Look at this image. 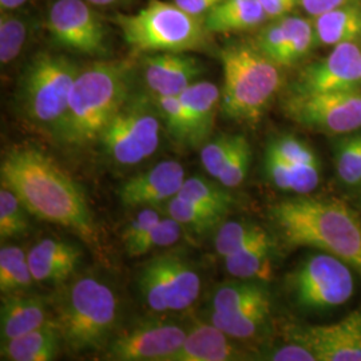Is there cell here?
Here are the masks:
<instances>
[{
    "mask_svg": "<svg viewBox=\"0 0 361 361\" xmlns=\"http://www.w3.org/2000/svg\"><path fill=\"white\" fill-rule=\"evenodd\" d=\"M0 183L19 197L30 216L70 229L99 245V234L80 186L50 155L34 146H13L0 164Z\"/></svg>",
    "mask_w": 361,
    "mask_h": 361,
    "instance_id": "obj_1",
    "label": "cell"
},
{
    "mask_svg": "<svg viewBox=\"0 0 361 361\" xmlns=\"http://www.w3.org/2000/svg\"><path fill=\"white\" fill-rule=\"evenodd\" d=\"M269 217L286 244L320 249L361 276V217L344 201L297 194L274 204Z\"/></svg>",
    "mask_w": 361,
    "mask_h": 361,
    "instance_id": "obj_2",
    "label": "cell"
},
{
    "mask_svg": "<svg viewBox=\"0 0 361 361\" xmlns=\"http://www.w3.org/2000/svg\"><path fill=\"white\" fill-rule=\"evenodd\" d=\"M130 95L126 62L101 61L82 67L58 135L73 146H86L98 141L107 123Z\"/></svg>",
    "mask_w": 361,
    "mask_h": 361,
    "instance_id": "obj_3",
    "label": "cell"
},
{
    "mask_svg": "<svg viewBox=\"0 0 361 361\" xmlns=\"http://www.w3.org/2000/svg\"><path fill=\"white\" fill-rule=\"evenodd\" d=\"M224 70L221 110L237 122L255 123L280 90L281 74L255 44L232 42L219 51Z\"/></svg>",
    "mask_w": 361,
    "mask_h": 361,
    "instance_id": "obj_4",
    "label": "cell"
},
{
    "mask_svg": "<svg viewBox=\"0 0 361 361\" xmlns=\"http://www.w3.org/2000/svg\"><path fill=\"white\" fill-rule=\"evenodd\" d=\"M118 319L114 290L85 276L70 285L56 301L52 320L67 350L85 353L109 344Z\"/></svg>",
    "mask_w": 361,
    "mask_h": 361,
    "instance_id": "obj_5",
    "label": "cell"
},
{
    "mask_svg": "<svg viewBox=\"0 0 361 361\" xmlns=\"http://www.w3.org/2000/svg\"><path fill=\"white\" fill-rule=\"evenodd\" d=\"M116 23L135 51L186 52L207 43L204 18L183 11L174 1L152 0L138 13H118Z\"/></svg>",
    "mask_w": 361,
    "mask_h": 361,
    "instance_id": "obj_6",
    "label": "cell"
},
{
    "mask_svg": "<svg viewBox=\"0 0 361 361\" xmlns=\"http://www.w3.org/2000/svg\"><path fill=\"white\" fill-rule=\"evenodd\" d=\"M80 68L65 55L38 52L26 66L16 94L27 121L58 134Z\"/></svg>",
    "mask_w": 361,
    "mask_h": 361,
    "instance_id": "obj_7",
    "label": "cell"
},
{
    "mask_svg": "<svg viewBox=\"0 0 361 361\" xmlns=\"http://www.w3.org/2000/svg\"><path fill=\"white\" fill-rule=\"evenodd\" d=\"M161 118L154 101L130 95L107 123L98 142L121 166H134L154 154L161 142Z\"/></svg>",
    "mask_w": 361,
    "mask_h": 361,
    "instance_id": "obj_8",
    "label": "cell"
},
{
    "mask_svg": "<svg viewBox=\"0 0 361 361\" xmlns=\"http://www.w3.org/2000/svg\"><path fill=\"white\" fill-rule=\"evenodd\" d=\"M289 286L300 308L334 310L353 296L355 277L348 264L324 252L305 258L290 276Z\"/></svg>",
    "mask_w": 361,
    "mask_h": 361,
    "instance_id": "obj_9",
    "label": "cell"
},
{
    "mask_svg": "<svg viewBox=\"0 0 361 361\" xmlns=\"http://www.w3.org/2000/svg\"><path fill=\"white\" fill-rule=\"evenodd\" d=\"M145 305L157 313L180 312L193 305L201 293V277L188 259L173 253L149 261L138 277Z\"/></svg>",
    "mask_w": 361,
    "mask_h": 361,
    "instance_id": "obj_10",
    "label": "cell"
},
{
    "mask_svg": "<svg viewBox=\"0 0 361 361\" xmlns=\"http://www.w3.org/2000/svg\"><path fill=\"white\" fill-rule=\"evenodd\" d=\"M288 116L304 128L328 135H347L361 129V89L317 94H293Z\"/></svg>",
    "mask_w": 361,
    "mask_h": 361,
    "instance_id": "obj_11",
    "label": "cell"
},
{
    "mask_svg": "<svg viewBox=\"0 0 361 361\" xmlns=\"http://www.w3.org/2000/svg\"><path fill=\"white\" fill-rule=\"evenodd\" d=\"M46 27L62 49L87 56L107 54V30L102 18L86 0H54Z\"/></svg>",
    "mask_w": 361,
    "mask_h": 361,
    "instance_id": "obj_12",
    "label": "cell"
},
{
    "mask_svg": "<svg viewBox=\"0 0 361 361\" xmlns=\"http://www.w3.org/2000/svg\"><path fill=\"white\" fill-rule=\"evenodd\" d=\"M188 331L178 324L146 322L116 336L106 345L104 359L114 361H170Z\"/></svg>",
    "mask_w": 361,
    "mask_h": 361,
    "instance_id": "obj_13",
    "label": "cell"
},
{
    "mask_svg": "<svg viewBox=\"0 0 361 361\" xmlns=\"http://www.w3.org/2000/svg\"><path fill=\"white\" fill-rule=\"evenodd\" d=\"M361 89V46L340 43L322 61L305 67L292 87L293 94H317Z\"/></svg>",
    "mask_w": 361,
    "mask_h": 361,
    "instance_id": "obj_14",
    "label": "cell"
},
{
    "mask_svg": "<svg viewBox=\"0 0 361 361\" xmlns=\"http://www.w3.org/2000/svg\"><path fill=\"white\" fill-rule=\"evenodd\" d=\"M292 340L307 345L317 361H361V310L335 324L302 328Z\"/></svg>",
    "mask_w": 361,
    "mask_h": 361,
    "instance_id": "obj_15",
    "label": "cell"
},
{
    "mask_svg": "<svg viewBox=\"0 0 361 361\" xmlns=\"http://www.w3.org/2000/svg\"><path fill=\"white\" fill-rule=\"evenodd\" d=\"M186 180L180 162L168 159L125 180L118 197L123 207H153L166 204L180 193Z\"/></svg>",
    "mask_w": 361,
    "mask_h": 361,
    "instance_id": "obj_16",
    "label": "cell"
},
{
    "mask_svg": "<svg viewBox=\"0 0 361 361\" xmlns=\"http://www.w3.org/2000/svg\"><path fill=\"white\" fill-rule=\"evenodd\" d=\"M143 80L150 95H180L198 80L201 62L185 52H155L143 59Z\"/></svg>",
    "mask_w": 361,
    "mask_h": 361,
    "instance_id": "obj_17",
    "label": "cell"
},
{
    "mask_svg": "<svg viewBox=\"0 0 361 361\" xmlns=\"http://www.w3.org/2000/svg\"><path fill=\"white\" fill-rule=\"evenodd\" d=\"M178 97L185 111V143L192 147L202 146L210 137L221 107V90L212 82L197 80Z\"/></svg>",
    "mask_w": 361,
    "mask_h": 361,
    "instance_id": "obj_18",
    "label": "cell"
},
{
    "mask_svg": "<svg viewBox=\"0 0 361 361\" xmlns=\"http://www.w3.org/2000/svg\"><path fill=\"white\" fill-rule=\"evenodd\" d=\"M28 262L35 283L62 284L77 269L82 252L74 244L44 238L30 249Z\"/></svg>",
    "mask_w": 361,
    "mask_h": 361,
    "instance_id": "obj_19",
    "label": "cell"
},
{
    "mask_svg": "<svg viewBox=\"0 0 361 361\" xmlns=\"http://www.w3.org/2000/svg\"><path fill=\"white\" fill-rule=\"evenodd\" d=\"M52 323L46 301L40 296L16 292L1 295L0 343Z\"/></svg>",
    "mask_w": 361,
    "mask_h": 361,
    "instance_id": "obj_20",
    "label": "cell"
},
{
    "mask_svg": "<svg viewBox=\"0 0 361 361\" xmlns=\"http://www.w3.org/2000/svg\"><path fill=\"white\" fill-rule=\"evenodd\" d=\"M243 352L232 343V337L214 324H197L188 331L180 350L170 361L245 360Z\"/></svg>",
    "mask_w": 361,
    "mask_h": 361,
    "instance_id": "obj_21",
    "label": "cell"
},
{
    "mask_svg": "<svg viewBox=\"0 0 361 361\" xmlns=\"http://www.w3.org/2000/svg\"><path fill=\"white\" fill-rule=\"evenodd\" d=\"M268 19L258 0H222L204 15L207 32L226 34L261 26Z\"/></svg>",
    "mask_w": 361,
    "mask_h": 361,
    "instance_id": "obj_22",
    "label": "cell"
},
{
    "mask_svg": "<svg viewBox=\"0 0 361 361\" xmlns=\"http://www.w3.org/2000/svg\"><path fill=\"white\" fill-rule=\"evenodd\" d=\"M61 336L54 323L0 343V359L6 361H50L58 355Z\"/></svg>",
    "mask_w": 361,
    "mask_h": 361,
    "instance_id": "obj_23",
    "label": "cell"
},
{
    "mask_svg": "<svg viewBox=\"0 0 361 361\" xmlns=\"http://www.w3.org/2000/svg\"><path fill=\"white\" fill-rule=\"evenodd\" d=\"M273 249V237L268 232L262 233L247 245L224 258L225 268L238 280H267L271 274Z\"/></svg>",
    "mask_w": 361,
    "mask_h": 361,
    "instance_id": "obj_24",
    "label": "cell"
},
{
    "mask_svg": "<svg viewBox=\"0 0 361 361\" xmlns=\"http://www.w3.org/2000/svg\"><path fill=\"white\" fill-rule=\"evenodd\" d=\"M316 38L323 46L335 47L340 43L361 39L360 4H349L316 16Z\"/></svg>",
    "mask_w": 361,
    "mask_h": 361,
    "instance_id": "obj_25",
    "label": "cell"
},
{
    "mask_svg": "<svg viewBox=\"0 0 361 361\" xmlns=\"http://www.w3.org/2000/svg\"><path fill=\"white\" fill-rule=\"evenodd\" d=\"M265 173L277 189L298 195L312 193L322 180L320 166L293 168L271 149L265 154Z\"/></svg>",
    "mask_w": 361,
    "mask_h": 361,
    "instance_id": "obj_26",
    "label": "cell"
},
{
    "mask_svg": "<svg viewBox=\"0 0 361 361\" xmlns=\"http://www.w3.org/2000/svg\"><path fill=\"white\" fill-rule=\"evenodd\" d=\"M37 19L25 10L0 13V63L8 66L22 54L34 34Z\"/></svg>",
    "mask_w": 361,
    "mask_h": 361,
    "instance_id": "obj_27",
    "label": "cell"
},
{
    "mask_svg": "<svg viewBox=\"0 0 361 361\" xmlns=\"http://www.w3.org/2000/svg\"><path fill=\"white\" fill-rule=\"evenodd\" d=\"M271 314V300L231 313L212 312L210 322L234 340H245L258 334Z\"/></svg>",
    "mask_w": 361,
    "mask_h": 361,
    "instance_id": "obj_28",
    "label": "cell"
},
{
    "mask_svg": "<svg viewBox=\"0 0 361 361\" xmlns=\"http://www.w3.org/2000/svg\"><path fill=\"white\" fill-rule=\"evenodd\" d=\"M35 283L28 255L20 246L3 245L0 249V292L1 295L27 292Z\"/></svg>",
    "mask_w": 361,
    "mask_h": 361,
    "instance_id": "obj_29",
    "label": "cell"
},
{
    "mask_svg": "<svg viewBox=\"0 0 361 361\" xmlns=\"http://www.w3.org/2000/svg\"><path fill=\"white\" fill-rule=\"evenodd\" d=\"M271 300L267 288L253 280H241L219 286L212 300V312L231 313Z\"/></svg>",
    "mask_w": 361,
    "mask_h": 361,
    "instance_id": "obj_30",
    "label": "cell"
},
{
    "mask_svg": "<svg viewBox=\"0 0 361 361\" xmlns=\"http://www.w3.org/2000/svg\"><path fill=\"white\" fill-rule=\"evenodd\" d=\"M166 212L169 217L178 221L183 228H189L195 233L209 232L219 228L226 217L180 195H176L166 202Z\"/></svg>",
    "mask_w": 361,
    "mask_h": 361,
    "instance_id": "obj_31",
    "label": "cell"
},
{
    "mask_svg": "<svg viewBox=\"0 0 361 361\" xmlns=\"http://www.w3.org/2000/svg\"><path fill=\"white\" fill-rule=\"evenodd\" d=\"M177 195L209 207L224 216H226L232 209L233 197L228 192V188L216 185L202 177L186 178Z\"/></svg>",
    "mask_w": 361,
    "mask_h": 361,
    "instance_id": "obj_32",
    "label": "cell"
},
{
    "mask_svg": "<svg viewBox=\"0 0 361 361\" xmlns=\"http://www.w3.org/2000/svg\"><path fill=\"white\" fill-rule=\"evenodd\" d=\"M267 231L255 222L228 221L222 222L214 237V249L222 258L228 257L256 240Z\"/></svg>",
    "mask_w": 361,
    "mask_h": 361,
    "instance_id": "obj_33",
    "label": "cell"
},
{
    "mask_svg": "<svg viewBox=\"0 0 361 361\" xmlns=\"http://www.w3.org/2000/svg\"><path fill=\"white\" fill-rule=\"evenodd\" d=\"M288 43L281 66H292L304 59L317 43L316 30L310 20L300 16H283Z\"/></svg>",
    "mask_w": 361,
    "mask_h": 361,
    "instance_id": "obj_34",
    "label": "cell"
},
{
    "mask_svg": "<svg viewBox=\"0 0 361 361\" xmlns=\"http://www.w3.org/2000/svg\"><path fill=\"white\" fill-rule=\"evenodd\" d=\"M28 210L8 188H0V238L1 243L23 235L28 231Z\"/></svg>",
    "mask_w": 361,
    "mask_h": 361,
    "instance_id": "obj_35",
    "label": "cell"
},
{
    "mask_svg": "<svg viewBox=\"0 0 361 361\" xmlns=\"http://www.w3.org/2000/svg\"><path fill=\"white\" fill-rule=\"evenodd\" d=\"M336 173L348 186L361 185V134L344 137L335 146Z\"/></svg>",
    "mask_w": 361,
    "mask_h": 361,
    "instance_id": "obj_36",
    "label": "cell"
},
{
    "mask_svg": "<svg viewBox=\"0 0 361 361\" xmlns=\"http://www.w3.org/2000/svg\"><path fill=\"white\" fill-rule=\"evenodd\" d=\"M183 232V226L178 221L171 217H162V219L152 228L142 238L126 249L130 257H141L143 255L150 253L154 249L169 247L180 241Z\"/></svg>",
    "mask_w": 361,
    "mask_h": 361,
    "instance_id": "obj_37",
    "label": "cell"
},
{
    "mask_svg": "<svg viewBox=\"0 0 361 361\" xmlns=\"http://www.w3.org/2000/svg\"><path fill=\"white\" fill-rule=\"evenodd\" d=\"M268 149L280 155L293 168L320 166V161L308 143L295 135H281L271 141Z\"/></svg>",
    "mask_w": 361,
    "mask_h": 361,
    "instance_id": "obj_38",
    "label": "cell"
},
{
    "mask_svg": "<svg viewBox=\"0 0 361 361\" xmlns=\"http://www.w3.org/2000/svg\"><path fill=\"white\" fill-rule=\"evenodd\" d=\"M252 147L244 135H238L237 143L233 149L232 154L219 174V183L228 189H234L243 185L250 168Z\"/></svg>",
    "mask_w": 361,
    "mask_h": 361,
    "instance_id": "obj_39",
    "label": "cell"
},
{
    "mask_svg": "<svg viewBox=\"0 0 361 361\" xmlns=\"http://www.w3.org/2000/svg\"><path fill=\"white\" fill-rule=\"evenodd\" d=\"M238 135L222 134L213 140H207L201 146V164L212 178H219L222 169L232 154Z\"/></svg>",
    "mask_w": 361,
    "mask_h": 361,
    "instance_id": "obj_40",
    "label": "cell"
},
{
    "mask_svg": "<svg viewBox=\"0 0 361 361\" xmlns=\"http://www.w3.org/2000/svg\"><path fill=\"white\" fill-rule=\"evenodd\" d=\"M288 43V31L283 18L262 27L256 37L255 46L273 63L281 66Z\"/></svg>",
    "mask_w": 361,
    "mask_h": 361,
    "instance_id": "obj_41",
    "label": "cell"
},
{
    "mask_svg": "<svg viewBox=\"0 0 361 361\" xmlns=\"http://www.w3.org/2000/svg\"><path fill=\"white\" fill-rule=\"evenodd\" d=\"M155 109L159 114L161 121L166 126L169 134L178 142L185 143L186 138V122L185 111L178 95H166V97H154Z\"/></svg>",
    "mask_w": 361,
    "mask_h": 361,
    "instance_id": "obj_42",
    "label": "cell"
},
{
    "mask_svg": "<svg viewBox=\"0 0 361 361\" xmlns=\"http://www.w3.org/2000/svg\"><path fill=\"white\" fill-rule=\"evenodd\" d=\"M162 219V214L153 207H142V210L125 226L122 240L125 247L129 249L137 244L146 233Z\"/></svg>",
    "mask_w": 361,
    "mask_h": 361,
    "instance_id": "obj_43",
    "label": "cell"
},
{
    "mask_svg": "<svg viewBox=\"0 0 361 361\" xmlns=\"http://www.w3.org/2000/svg\"><path fill=\"white\" fill-rule=\"evenodd\" d=\"M268 360L273 361H317L313 352L307 345L292 340L289 344L283 345L271 352Z\"/></svg>",
    "mask_w": 361,
    "mask_h": 361,
    "instance_id": "obj_44",
    "label": "cell"
},
{
    "mask_svg": "<svg viewBox=\"0 0 361 361\" xmlns=\"http://www.w3.org/2000/svg\"><path fill=\"white\" fill-rule=\"evenodd\" d=\"M360 1L361 0H300V6L310 15L316 18L331 10L349 4H359Z\"/></svg>",
    "mask_w": 361,
    "mask_h": 361,
    "instance_id": "obj_45",
    "label": "cell"
},
{
    "mask_svg": "<svg viewBox=\"0 0 361 361\" xmlns=\"http://www.w3.org/2000/svg\"><path fill=\"white\" fill-rule=\"evenodd\" d=\"M258 1L268 15V19L271 18L279 19V18L286 16L300 4V0H258Z\"/></svg>",
    "mask_w": 361,
    "mask_h": 361,
    "instance_id": "obj_46",
    "label": "cell"
},
{
    "mask_svg": "<svg viewBox=\"0 0 361 361\" xmlns=\"http://www.w3.org/2000/svg\"><path fill=\"white\" fill-rule=\"evenodd\" d=\"M183 11L195 16H202L222 0H173Z\"/></svg>",
    "mask_w": 361,
    "mask_h": 361,
    "instance_id": "obj_47",
    "label": "cell"
},
{
    "mask_svg": "<svg viewBox=\"0 0 361 361\" xmlns=\"http://www.w3.org/2000/svg\"><path fill=\"white\" fill-rule=\"evenodd\" d=\"M32 0H0V11H19L23 10Z\"/></svg>",
    "mask_w": 361,
    "mask_h": 361,
    "instance_id": "obj_48",
    "label": "cell"
},
{
    "mask_svg": "<svg viewBox=\"0 0 361 361\" xmlns=\"http://www.w3.org/2000/svg\"><path fill=\"white\" fill-rule=\"evenodd\" d=\"M91 6L97 7H111V6H122L129 0H86Z\"/></svg>",
    "mask_w": 361,
    "mask_h": 361,
    "instance_id": "obj_49",
    "label": "cell"
},
{
    "mask_svg": "<svg viewBox=\"0 0 361 361\" xmlns=\"http://www.w3.org/2000/svg\"><path fill=\"white\" fill-rule=\"evenodd\" d=\"M357 202H359V205L361 207V185L360 189H359V192H357Z\"/></svg>",
    "mask_w": 361,
    "mask_h": 361,
    "instance_id": "obj_50",
    "label": "cell"
}]
</instances>
